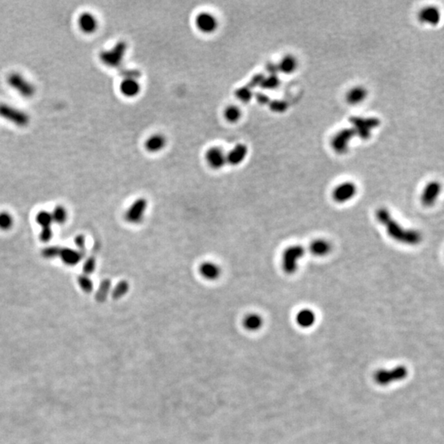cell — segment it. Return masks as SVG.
Returning a JSON list of instances; mask_svg holds the SVG:
<instances>
[{
	"label": "cell",
	"mask_w": 444,
	"mask_h": 444,
	"mask_svg": "<svg viewBox=\"0 0 444 444\" xmlns=\"http://www.w3.org/2000/svg\"><path fill=\"white\" fill-rule=\"evenodd\" d=\"M61 249L58 246L47 247L46 249L42 250V256L45 258L48 259H52L55 257H60Z\"/></svg>",
	"instance_id": "d590c367"
},
{
	"label": "cell",
	"mask_w": 444,
	"mask_h": 444,
	"mask_svg": "<svg viewBox=\"0 0 444 444\" xmlns=\"http://www.w3.org/2000/svg\"><path fill=\"white\" fill-rule=\"evenodd\" d=\"M81 290L85 293H91L93 290V282L87 275H80L77 279Z\"/></svg>",
	"instance_id": "836d02e7"
},
{
	"label": "cell",
	"mask_w": 444,
	"mask_h": 444,
	"mask_svg": "<svg viewBox=\"0 0 444 444\" xmlns=\"http://www.w3.org/2000/svg\"><path fill=\"white\" fill-rule=\"evenodd\" d=\"M407 375V370L403 367L394 368L390 371H379L376 374V381L380 384H388L393 381L401 380Z\"/></svg>",
	"instance_id": "5bb4252c"
},
{
	"label": "cell",
	"mask_w": 444,
	"mask_h": 444,
	"mask_svg": "<svg viewBox=\"0 0 444 444\" xmlns=\"http://www.w3.org/2000/svg\"><path fill=\"white\" fill-rule=\"evenodd\" d=\"M368 97V91L364 86H357L350 89L346 94V101L351 106L363 103Z\"/></svg>",
	"instance_id": "d6986e66"
},
{
	"label": "cell",
	"mask_w": 444,
	"mask_h": 444,
	"mask_svg": "<svg viewBox=\"0 0 444 444\" xmlns=\"http://www.w3.org/2000/svg\"><path fill=\"white\" fill-rule=\"evenodd\" d=\"M77 25L83 33L93 34L98 29V20L94 14L85 12L78 17Z\"/></svg>",
	"instance_id": "e0dca14e"
},
{
	"label": "cell",
	"mask_w": 444,
	"mask_h": 444,
	"mask_svg": "<svg viewBox=\"0 0 444 444\" xmlns=\"http://www.w3.org/2000/svg\"><path fill=\"white\" fill-rule=\"evenodd\" d=\"M97 267V260L94 257H89L84 262L83 273L85 275H90L94 272Z\"/></svg>",
	"instance_id": "8d00e7d4"
},
{
	"label": "cell",
	"mask_w": 444,
	"mask_h": 444,
	"mask_svg": "<svg viewBox=\"0 0 444 444\" xmlns=\"http://www.w3.org/2000/svg\"><path fill=\"white\" fill-rule=\"evenodd\" d=\"M75 245L77 247L78 251L83 253L85 252V247H86V238L82 235L77 236L74 239Z\"/></svg>",
	"instance_id": "f35d334b"
},
{
	"label": "cell",
	"mask_w": 444,
	"mask_h": 444,
	"mask_svg": "<svg viewBox=\"0 0 444 444\" xmlns=\"http://www.w3.org/2000/svg\"><path fill=\"white\" fill-rule=\"evenodd\" d=\"M249 153V149L245 144H236L227 154V164L236 166L244 162Z\"/></svg>",
	"instance_id": "9a60e30c"
},
{
	"label": "cell",
	"mask_w": 444,
	"mask_h": 444,
	"mask_svg": "<svg viewBox=\"0 0 444 444\" xmlns=\"http://www.w3.org/2000/svg\"><path fill=\"white\" fill-rule=\"evenodd\" d=\"M166 139L165 136L160 134L150 136L145 142V148L147 151L152 153L161 152L166 146Z\"/></svg>",
	"instance_id": "ffe728a7"
},
{
	"label": "cell",
	"mask_w": 444,
	"mask_h": 444,
	"mask_svg": "<svg viewBox=\"0 0 444 444\" xmlns=\"http://www.w3.org/2000/svg\"><path fill=\"white\" fill-rule=\"evenodd\" d=\"M7 82L18 94L25 98H31L35 93V86L27 77L19 73H11L7 77Z\"/></svg>",
	"instance_id": "277c9868"
},
{
	"label": "cell",
	"mask_w": 444,
	"mask_h": 444,
	"mask_svg": "<svg viewBox=\"0 0 444 444\" xmlns=\"http://www.w3.org/2000/svg\"><path fill=\"white\" fill-rule=\"evenodd\" d=\"M264 76L262 74L255 75L253 77V79L251 80L250 83L248 85L250 88L254 87V86H260V84L263 79Z\"/></svg>",
	"instance_id": "ab89813d"
},
{
	"label": "cell",
	"mask_w": 444,
	"mask_h": 444,
	"mask_svg": "<svg viewBox=\"0 0 444 444\" xmlns=\"http://www.w3.org/2000/svg\"><path fill=\"white\" fill-rule=\"evenodd\" d=\"M354 137H356V132L352 128L340 130L333 136L331 141L332 150L337 154H345L348 152L350 142Z\"/></svg>",
	"instance_id": "ba28073f"
},
{
	"label": "cell",
	"mask_w": 444,
	"mask_h": 444,
	"mask_svg": "<svg viewBox=\"0 0 444 444\" xmlns=\"http://www.w3.org/2000/svg\"><path fill=\"white\" fill-rule=\"evenodd\" d=\"M53 231L51 227H44L42 228L40 233V240L43 242H48L52 239Z\"/></svg>",
	"instance_id": "74e56055"
},
{
	"label": "cell",
	"mask_w": 444,
	"mask_h": 444,
	"mask_svg": "<svg viewBox=\"0 0 444 444\" xmlns=\"http://www.w3.org/2000/svg\"><path fill=\"white\" fill-rule=\"evenodd\" d=\"M350 123L352 128L356 132V136H358L362 140H368L372 136L373 130L380 125V120L375 117L353 116L350 118Z\"/></svg>",
	"instance_id": "7a4b0ae2"
},
{
	"label": "cell",
	"mask_w": 444,
	"mask_h": 444,
	"mask_svg": "<svg viewBox=\"0 0 444 444\" xmlns=\"http://www.w3.org/2000/svg\"><path fill=\"white\" fill-rule=\"evenodd\" d=\"M14 226V218L11 214L6 211L0 212V229L3 231H8L11 229Z\"/></svg>",
	"instance_id": "d6a6232c"
},
{
	"label": "cell",
	"mask_w": 444,
	"mask_h": 444,
	"mask_svg": "<svg viewBox=\"0 0 444 444\" xmlns=\"http://www.w3.org/2000/svg\"><path fill=\"white\" fill-rule=\"evenodd\" d=\"M195 24L202 33H213L218 27L217 18L211 13L202 12L196 17Z\"/></svg>",
	"instance_id": "9c48e42d"
},
{
	"label": "cell",
	"mask_w": 444,
	"mask_h": 444,
	"mask_svg": "<svg viewBox=\"0 0 444 444\" xmlns=\"http://www.w3.org/2000/svg\"><path fill=\"white\" fill-rule=\"evenodd\" d=\"M0 117L22 128L28 125L31 120L27 112L6 103H0Z\"/></svg>",
	"instance_id": "3957f363"
},
{
	"label": "cell",
	"mask_w": 444,
	"mask_h": 444,
	"mask_svg": "<svg viewBox=\"0 0 444 444\" xmlns=\"http://www.w3.org/2000/svg\"><path fill=\"white\" fill-rule=\"evenodd\" d=\"M127 51V45L124 41H119L110 50L104 51L100 54V60L110 68L119 67L123 62Z\"/></svg>",
	"instance_id": "5b68a950"
},
{
	"label": "cell",
	"mask_w": 444,
	"mask_h": 444,
	"mask_svg": "<svg viewBox=\"0 0 444 444\" xmlns=\"http://www.w3.org/2000/svg\"><path fill=\"white\" fill-rule=\"evenodd\" d=\"M332 245L325 240H317L311 243L309 250L315 256L323 257L330 253Z\"/></svg>",
	"instance_id": "cb8c5ba5"
},
{
	"label": "cell",
	"mask_w": 444,
	"mask_h": 444,
	"mask_svg": "<svg viewBox=\"0 0 444 444\" xmlns=\"http://www.w3.org/2000/svg\"><path fill=\"white\" fill-rule=\"evenodd\" d=\"M110 290H111V282L110 280H104L103 282H101L100 284L98 290L96 293V299L100 303H103L107 299Z\"/></svg>",
	"instance_id": "484cf974"
},
{
	"label": "cell",
	"mask_w": 444,
	"mask_h": 444,
	"mask_svg": "<svg viewBox=\"0 0 444 444\" xmlns=\"http://www.w3.org/2000/svg\"><path fill=\"white\" fill-rule=\"evenodd\" d=\"M251 89L252 88L249 87V86L239 88L236 92V96L238 97V99L243 101L244 103L249 102L253 97V94Z\"/></svg>",
	"instance_id": "1f68e13d"
},
{
	"label": "cell",
	"mask_w": 444,
	"mask_h": 444,
	"mask_svg": "<svg viewBox=\"0 0 444 444\" xmlns=\"http://www.w3.org/2000/svg\"><path fill=\"white\" fill-rule=\"evenodd\" d=\"M148 206V201L145 198H139L134 201L124 213L126 221L135 226L141 224L145 219Z\"/></svg>",
	"instance_id": "8992f818"
},
{
	"label": "cell",
	"mask_w": 444,
	"mask_h": 444,
	"mask_svg": "<svg viewBox=\"0 0 444 444\" xmlns=\"http://www.w3.org/2000/svg\"><path fill=\"white\" fill-rule=\"evenodd\" d=\"M376 218L378 221L387 230V232L391 239L396 242L407 245H417L422 240V236L416 230L407 229L402 227L396 221L388 210L383 207L378 208L376 211Z\"/></svg>",
	"instance_id": "6da1fadb"
},
{
	"label": "cell",
	"mask_w": 444,
	"mask_h": 444,
	"mask_svg": "<svg viewBox=\"0 0 444 444\" xmlns=\"http://www.w3.org/2000/svg\"><path fill=\"white\" fill-rule=\"evenodd\" d=\"M304 254V249L301 245H293L284 251L282 255V268L285 273L293 274L296 272L298 261L301 259Z\"/></svg>",
	"instance_id": "52a82bcc"
},
{
	"label": "cell",
	"mask_w": 444,
	"mask_h": 444,
	"mask_svg": "<svg viewBox=\"0 0 444 444\" xmlns=\"http://www.w3.org/2000/svg\"><path fill=\"white\" fill-rule=\"evenodd\" d=\"M53 222H56L57 224H64L68 218V212L66 209L63 206H57L54 209L53 212L51 213Z\"/></svg>",
	"instance_id": "f546056e"
},
{
	"label": "cell",
	"mask_w": 444,
	"mask_h": 444,
	"mask_svg": "<svg viewBox=\"0 0 444 444\" xmlns=\"http://www.w3.org/2000/svg\"><path fill=\"white\" fill-rule=\"evenodd\" d=\"M441 193V185L437 181H432L426 185L421 195V202L426 207H430L436 202Z\"/></svg>",
	"instance_id": "2e32d148"
},
{
	"label": "cell",
	"mask_w": 444,
	"mask_h": 444,
	"mask_svg": "<svg viewBox=\"0 0 444 444\" xmlns=\"http://www.w3.org/2000/svg\"><path fill=\"white\" fill-rule=\"evenodd\" d=\"M36 221L40 225L42 228L44 227H51L53 223V219L51 212L47 211H40L36 215Z\"/></svg>",
	"instance_id": "4dcf8cb0"
},
{
	"label": "cell",
	"mask_w": 444,
	"mask_h": 444,
	"mask_svg": "<svg viewBox=\"0 0 444 444\" xmlns=\"http://www.w3.org/2000/svg\"><path fill=\"white\" fill-rule=\"evenodd\" d=\"M83 256V253H81L78 250L64 248V249H61L60 257H61L62 261L64 263L69 265V266H75V265L79 263Z\"/></svg>",
	"instance_id": "44dd1931"
},
{
	"label": "cell",
	"mask_w": 444,
	"mask_h": 444,
	"mask_svg": "<svg viewBox=\"0 0 444 444\" xmlns=\"http://www.w3.org/2000/svg\"><path fill=\"white\" fill-rule=\"evenodd\" d=\"M279 86V77H277V75L270 74L268 77H263L259 86L263 89H266V90H275Z\"/></svg>",
	"instance_id": "f1b7e54d"
},
{
	"label": "cell",
	"mask_w": 444,
	"mask_h": 444,
	"mask_svg": "<svg viewBox=\"0 0 444 444\" xmlns=\"http://www.w3.org/2000/svg\"><path fill=\"white\" fill-rule=\"evenodd\" d=\"M128 290H129V283L124 280L120 281L116 284V286L111 291L113 299H121L122 297L124 296L128 292Z\"/></svg>",
	"instance_id": "83f0119b"
},
{
	"label": "cell",
	"mask_w": 444,
	"mask_h": 444,
	"mask_svg": "<svg viewBox=\"0 0 444 444\" xmlns=\"http://www.w3.org/2000/svg\"><path fill=\"white\" fill-rule=\"evenodd\" d=\"M256 99L262 105H266V104H269V102H270V98L267 95L263 94V93L257 94L256 96Z\"/></svg>",
	"instance_id": "60d3db41"
},
{
	"label": "cell",
	"mask_w": 444,
	"mask_h": 444,
	"mask_svg": "<svg viewBox=\"0 0 444 444\" xmlns=\"http://www.w3.org/2000/svg\"><path fill=\"white\" fill-rule=\"evenodd\" d=\"M272 111L275 113H284L288 109V104L282 100H274L269 102Z\"/></svg>",
	"instance_id": "e575fe53"
},
{
	"label": "cell",
	"mask_w": 444,
	"mask_h": 444,
	"mask_svg": "<svg viewBox=\"0 0 444 444\" xmlns=\"http://www.w3.org/2000/svg\"><path fill=\"white\" fill-rule=\"evenodd\" d=\"M278 71L284 74H291L295 73L298 68V61L294 55H287L282 58L279 64H277Z\"/></svg>",
	"instance_id": "7402d4cb"
},
{
	"label": "cell",
	"mask_w": 444,
	"mask_h": 444,
	"mask_svg": "<svg viewBox=\"0 0 444 444\" xmlns=\"http://www.w3.org/2000/svg\"><path fill=\"white\" fill-rule=\"evenodd\" d=\"M198 273L205 280L209 282H214L220 278L222 270L221 268L216 262L205 261L198 267Z\"/></svg>",
	"instance_id": "7c38bea8"
},
{
	"label": "cell",
	"mask_w": 444,
	"mask_h": 444,
	"mask_svg": "<svg viewBox=\"0 0 444 444\" xmlns=\"http://www.w3.org/2000/svg\"><path fill=\"white\" fill-rule=\"evenodd\" d=\"M442 18L441 11L436 6H426L419 13V20L424 24L437 26L439 24Z\"/></svg>",
	"instance_id": "4fadbf2b"
},
{
	"label": "cell",
	"mask_w": 444,
	"mask_h": 444,
	"mask_svg": "<svg viewBox=\"0 0 444 444\" xmlns=\"http://www.w3.org/2000/svg\"><path fill=\"white\" fill-rule=\"evenodd\" d=\"M242 115V111L236 106H230L224 111L225 119L229 123H237Z\"/></svg>",
	"instance_id": "4316f807"
},
{
	"label": "cell",
	"mask_w": 444,
	"mask_h": 444,
	"mask_svg": "<svg viewBox=\"0 0 444 444\" xmlns=\"http://www.w3.org/2000/svg\"><path fill=\"white\" fill-rule=\"evenodd\" d=\"M262 324L263 319L261 315L253 313L247 315L243 320V325L249 331H257L262 328Z\"/></svg>",
	"instance_id": "d4e9b609"
},
{
	"label": "cell",
	"mask_w": 444,
	"mask_h": 444,
	"mask_svg": "<svg viewBox=\"0 0 444 444\" xmlns=\"http://www.w3.org/2000/svg\"><path fill=\"white\" fill-rule=\"evenodd\" d=\"M119 90L124 97L132 98L140 93L141 86L135 77H125L120 83Z\"/></svg>",
	"instance_id": "ac0fdd59"
},
{
	"label": "cell",
	"mask_w": 444,
	"mask_h": 444,
	"mask_svg": "<svg viewBox=\"0 0 444 444\" xmlns=\"http://www.w3.org/2000/svg\"><path fill=\"white\" fill-rule=\"evenodd\" d=\"M357 193V185L352 182L341 183L335 188L332 197L338 203H343L351 200Z\"/></svg>",
	"instance_id": "30bf717a"
},
{
	"label": "cell",
	"mask_w": 444,
	"mask_h": 444,
	"mask_svg": "<svg viewBox=\"0 0 444 444\" xmlns=\"http://www.w3.org/2000/svg\"><path fill=\"white\" fill-rule=\"evenodd\" d=\"M205 160L207 161V165L213 169H220L227 165V154L221 148L217 147L209 148L206 154Z\"/></svg>",
	"instance_id": "8fae6325"
},
{
	"label": "cell",
	"mask_w": 444,
	"mask_h": 444,
	"mask_svg": "<svg viewBox=\"0 0 444 444\" xmlns=\"http://www.w3.org/2000/svg\"><path fill=\"white\" fill-rule=\"evenodd\" d=\"M316 321L315 312L308 308H304L299 311L296 315V322L301 328H308L312 327Z\"/></svg>",
	"instance_id": "603a6c76"
}]
</instances>
